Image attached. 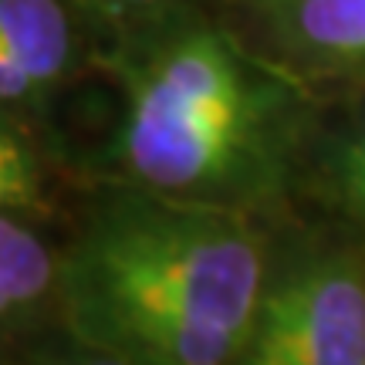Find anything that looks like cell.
Segmentation results:
<instances>
[{
	"label": "cell",
	"instance_id": "1",
	"mask_svg": "<svg viewBox=\"0 0 365 365\" xmlns=\"http://www.w3.org/2000/svg\"><path fill=\"white\" fill-rule=\"evenodd\" d=\"M68 328L125 362L217 365L247 349L264 291V250L230 210L125 196L58 271Z\"/></svg>",
	"mask_w": 365,
	"mask_h": 365
},
{
	"label": "cell",
	"instance_id": "2",
	"mask_svg": "<svg viewBox=\"0 0 365 365\" xmlns=\"http://www.w3.org/2000/svg\"><path fill=\"white\" fill-rule=\"evenodd\" d=\"M287 149V95L207 24L173 31L129 71L125 170L186 203L230 210L267 190Z\"/></svg>",
	"mask_w": 365,
	"mask_h": 365
},
{
	"label": "cell",
	"instance_id": "3",
	"mask_svg": "<svg viewBox=\"0 0 365 365\" xmlns=\"http://www.w3.org/2000/svg\"><path fill=\"white\" fill-rule=\"evenodd\" d=\"M244 362L365 365V281L345 257H318L264 284Z\"/></svg>",
	"mask_w": 365,
	"mask_h": 365
},
{
	"label": "cell",
	"instance_id": "4",
	"mask_svg": "<svg viewBox=\"0 0 365 365\" xmlns=\"http://www.w3.org/2000/svg\"><path fill=\"white\" fill-rule=\"evenodd\" d=\"M277 34L325 68H365V0H274Z\"/></svg>",
	"mask_w": 365,
	"mask_h": 365
},
{
	"label": "cell",
	"instance_id": "5",
	"mask_svg": "<svg viewBox=\"0 0 365 365\" xmlns=\"http://www.w3.org/2000/svg\"><path fill=\"white\" fill-rule=\"evenodd\" d=\"M0 44L51 85L71 54V24L61 0H0Z\"/></svg>",
	"mask_w": 365,
	"mask_h": 365
},
{
	"label": "cell",
	"instance_id": "6",
	"mask_svg": "<svg viewBox=\"0 0 365 365\" xmlns=\"http://www.w3.org/2000/svg\"><path fill=\"white\" fill-rule=\"evenodd\" d=\"M58 281L48 244L31 227L0 210V322L31 308Z\"/></svg>",
	"mask_w": 365,
	"mask_h": 365
},
{
	"label": "cell",
	"instance_id": "7",
	"mask_svg": "<svg viewBox=\"0 0 365 365\" xmlns=\"http://www.w3.org/2000/svg\"><path fill=\"white\" fill-rule=\"evenodd\" d=\"M41 200V170L31 145L0 122V210H31Z\"/></svg>",
	"mask_w": 365,
	"mask_h": 365
},
{
	"label": "cell",
	"instance_id": "8",
	"mask_svg": "<svg viewBox=\"0 0 365 365\" xmlns=\"http://www.w3.org/2000/svg\"><path fill=\"white\" fill-rule=\"evenodd\" d=\"M331 173H335V190L339 196L365 217V122L341 143L339 156L331 163Z\"/></svg>",
	"mask_w": 365,
	"mask_h": 365
},
{
	"label": "cell",
	"instance_id": "9",
	"mask_svg": "<svg viewBox=\"0 0 365 365\" xmlns=\"http://www.w3.org/2000/svg\"><path fill=\"white\" fill-rule=\"evenodd\" d=\"M91 7H98L105 14H135V11H149L156 7L159 0H85Z\"/></svg>",
	"mask_w": 365,
	"mask_h": 365
}]
</instances>
